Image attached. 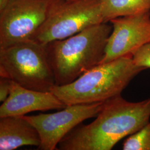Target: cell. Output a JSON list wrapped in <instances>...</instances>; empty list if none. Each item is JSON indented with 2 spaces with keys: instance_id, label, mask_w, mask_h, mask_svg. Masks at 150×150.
<instances>
[{
  "instance_id": "7a4b0ae2",
  "label": "cell",
  "mask_w": 150,
  "mask_h": 150,
  "mask_svg": "<svg viewBox=\"0 0 150 150\" xmlns=\"http://www.w3.org/2000/svg\"><path fill=\"white\" fill-rule=\"evenodd\" d=\"M112 26L103 22L46 45L55 85L71 83L103 59Z\"/></svg>"
},
{
  "instance_id": "5bb4252c",
  "label": "cell",
  "mask_w": 150,
  "mask_h": 150,
  "mask_svg": "<svg viewBox=\"0 0 150 150\" xmlns=\"http://www.w3.org/2000/svg\"><path fill=\"white\" fill-rule=\"evenodd\" d=\"M11 80L4 77H0V101L4 102L10 92Z\"/></svg>"
},
{
  "instance_id": "52a82bcc",
  "label": "cell",
  "mask_w": 150,
  "mask_h": 150,
  "mask_svg": "<svg viewBox=\"0 0 150 150\" xmlns=\"http://www.w3.org/2000/svg\"><path fill=\"white\" fill-rule=\"evenodd\" d=\"M103 102L67 106L57 112L23 116L37 129L41 139L38 147L41 150H57L59 142L73 129L88 118L96 117Z\"/></svg>"
},
{
  "instance_id": "9a60e30c",
  "label": "cell",
  "mask_w": 150,
  "mask_h": 150,
  "mask_svg": "<svg viewBox=\"0 0 150 150\" xmlns=\"http://www.w3.org/2000/svg\"><path fill=\"white\" fill-rule=\"evenodd\" d=\"M11 0H0V12L6 8Z\"/></svg>"
},
{
  "instance_id": "3957f363",
  "label": "cell",
  "mask_w": 150,
  "mask_h": 150,
  "mask_svg": "<svg viewBox=\"0 0 150 150\" xmlns=\"http://www.w3.org/2000/svg\"><path fill=\"white\" fill-rule=\"evenodd\" d=\"M146 70L134 64L132 56L100 64L71 83L50 91L67 106L103 102L121 95L130 82Z\"/></svg>"
},
{
  "instance_id": "4fadbf2b",
  "label": "cell",
  "mask_w": 150,
  "mask_h": 150,
  "mask_svg": "<svg viewBox=\"0 0 150 150\" xmlns=\"http://www.w3.org/2000/svg\"><path fill=\"white\" fill-rule=\"evenodd\" d=\"M132 61L137 66L150 68V43L139 48L132 55Z\"/></svg>"
},
{
  "instance_id": "7c38bea8",
  "label": "cell",
  "mask_w": 150,
  "mask_h": 150,
  "mask_svg": "<svg viewBox=\"0 0 150 150\" xmlns=\"http://www.w3.org/2000/svg\"><path fill=\"white\" fill-rule=\"evenodd\" d=\"M123 150H150V122L123 142Z\"/></svg>"
},
{
  "instance_id": "30bf717a",
  "label": "cell",
  "mask_w": 150,
  "mask_h": 150,
  "mask_svg": "<svg viewBox=\"0 0 150 150\" xmlns=\"http://www.w3.org/2000/svg\"><path fill=\"white\" fill-rule=\"evenodd\" d=\"M40 144L37 129L23 116L0 118V150H15L23 146L38 147Z\"/></svg>"
},
{
  "instance_id": "8992f818",
  "label": "cell",
  "mask_w": 150,
  "mask_h": 150,
  "mask_svg": "<svg viewBox=\"0 0 150 150\" xmlns=\"http://www.w3.org/2000/svg\"><path fill=\"white\" fill-rule=\"evenodd\" d=\"M56 0H11L0 12V48L31 40Z\"/></svg>"
},
{
  "instance_id": "8fae6325",
  "label": "cell",
  "mask_w": 150,
  "mask_h": 150,
  "mask_svg": "<svg viewBox=\"0 0 150 150\" xmlns=\"http://www.w3.org/2000/svg\"><path fill=\"white\" fill-rule=\"evenodd\" d=\"M103 22L150 12V0H100Z\"/></svg>"
},
{
  "instance_id": "2e32d148",
  "label": "cell",
  "mask_w": 150,
  "mask_h": 150,
  "mask_svg": "<svg viewBox=\"0 0 150 150\" xmlns=\"http://www.w3.org/2000/svg\"><path fill=\"white\" fill-rule=\"evenodd\" d=\"M67 1H75V0H67Z\"/></svg>"
},
{
  "instance_id": "9c48e42d",
  "label": "cell",
  "mask_w": 150,
  "mask_h": 150,
  "mask_svg": "<svg viewBox=\"0 0 150 150\" xmlns=\"http://www.w3.org/2000/svg\"><path fill=\"white\" fill-rule=\"evenodd\" d=\"M67 106L51 91L32 90L11 81L10 94L0 106V118L25 116L33 111L61 110Z\"/></svg>"
},
{
  "instance_id": "ba28073f",
  "label": "cell",
  "mask_w": 150,
  "mask_h": 150,
  "mask_svg": "<svg viewBox=\"0 0 150 150\" xmlns=\"http://www.w3.org/2000/svg\"><path fill=\"white\" fill-rule=\"evenodd\" d=\"M110 22L112 30L100 64L125 56H132L139 48L150 43V12L117 17Z\"/></svg>"
},
{
  "instance_id": "6da1fadb",
  "label": "cell",
  "mask_w": 150,
  "mask_h": 150,
  "mask_svg": "<svg viewBox=\"0 0 150 150\" xmlns=\"http://www.w3.org/2000/svg\"><path fill=\"white\" fill-rule=\"evenodd\" d=\"M150 98L129 102L121 95L103 102L96 118L79 125L58 145L60 150H111L124 137L150 122Z\"/></svg>"
},
{
  "instance_id": "5b68a950",
  "label": "cell",
  "mask_w": 150,
  "mask_h": 150,
  "mask_svg": "<svg viewBox=\"0 0 150 150\" xmlns=\"http://www.w3.org/2000/svg\"><path fill=\"white\" fill-rule=\"evenodd\" d=\"M103 22L100 0H56L31 40L47 45Z\"/></svg>"
},
{
  "instance_id": "277c9868",
  "label": "cell",
  "mask_w": 150,
  "mask_h": 150,
  "mask_svg": "<svg viewBox=\"0 0 150 150\" xmlns=\"http://www.w3.org/2000/svg\"><path fill=\"white\" fill-rule=\"evenodd\" d=\"M0 77L30 90L50 91L55 80L46 45L29 40L0 48Z\"/></svg>"
}]
</instances>
